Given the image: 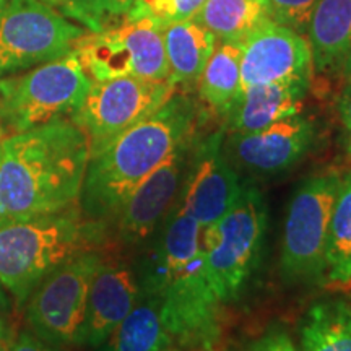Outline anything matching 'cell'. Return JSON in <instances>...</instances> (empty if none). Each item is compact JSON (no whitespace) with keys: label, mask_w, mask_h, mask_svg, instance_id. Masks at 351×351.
Here are the masks:
<instances>
[{"label":"cell","mask_w":351,"mask_h":351,"mask_svg":"<svg viewBox=\"0 0 351 351\" xmlns=\"http://www.w3.org/2000/svg\"><path fill=\"white\" fill-rule=\"evenodd\" d=\"M137 270L142 295L160 307L166 330L181 351H218L221 302L210 285L199 221L173 205Z\"/></svg>","instance_id":"cell-1"},{"label":"cell","mask_w":351,"mask_h":351,"mask_svg":"<svg viewBox=\"0 0 351 351\" xmlns=\"http://www.w3.org/2000/svg\"><path fill=\"white\" fill-rule=\"evenodd\" d=\"M90 142L72 121L56 119L0 142V221L78 205Z\"/></svg>","instance_id":"cell-2"},{"label":"cell","mask_w":351,"mask_h":351,"mask_svg":"<svg viewBox=\"0 0 351 351\" xmlns=\"http://www.w3.org/2000/svg\"><path fill=\"white\" fill-rule=\"evenodd\" d=\"M199 121L195 101L174 91L150 117L91 152L78 199L83 217L93 223L114 219L135 187L195 137Z\"/></svg>","instance_id":"cell-3"},{"label":"cell","mask_w":351,"mask_h":351,"mask_svg":"<svg viewBox=\"0 0 351 351\" xmlns=\"http://www.w3.org/2000/svg\"><path fill=\"white\" fill-rule=\"evenodd\" d=\"M93 221L78 205L57 213L0 221V285L20 302L57 267L86 252Z\"/></svg>","instance_id":"cell-4"},{"label":"cell","mask_w":351,"mask_h":351,"mask_svg":"<svg viewBox=\"0 0 351 351\" xmlns=\"http://www.w3.org/2000/svg\"><path fill=\"white\" fill-rule=\"evenodd\" d=\"M269 228V208L257 187L243 184L234 204L202 228L205 269L221 306L238 301L256 274Z\"/></svg>","instance_id":"cell-5"},{"label":"cell","mask_w":351,"mask_h":351,"mask_svg":"<svg viewBox=\"0 0 351 351\" xmlns=\"http://www.w3.org/2000/svg\"><path fill=\"white\" fill-rule=\"evenodd\" d=\"M93 80L77 52L0 80V124L19 134L72 116Z\"/></svg>","instance_id":"cell-6"},{"label":"cell","mask_w":351,"mask_h":351,"mask_svg":"<svg viewBox=\"0 0 351 351\" xmlns=\"http://www.w3.org/2000/svg\"><path fill=\"white\" fill-rule=\"evenodd\" d=\"M341 174L307 176L289 199L283 225L280 274L287 285L324 283L328 223Z\"/></svg>","instance_id":"cell-7"},{"label":"cell","mask_w":351,"mask_h":351,"mask_svg":"<svg viewBox=\"0 0 351 351\" xmlns=\"http://www.w3.org/2000/svg\"><path fill=\"white\" fill-rule=\"evenodd\" d=\"M122 19L99 33L86 32L75 43L73 51L91 80L137 77L168 82L163 28L150 19Z\"/></svg>","instance_id":"cell-8"},{"label":"cell","mask_w":351,"mask_h":351,"mask_svg":"<svg viewBox=\"0 0 351 351\" xmlns=\"http://www.w3.org/2000/svg\"><path fill=\"white\" fill-rule=\"evenodd\" d=\"M85 33L41 0H0V77L69 54Z\"/></svg>","instance_id":"cell-9"},{"label":"cell","mask_w":351,"mask_h":351,"mask_svg":"<svg viewBox=\"0 0 351 351\" xmlns=\"http://www.w3.org/2000/svg\"><path fill=\"white\" fill-rule=\"evenodd\" d=\"M86 251L64 262L28 298V322L39 339L57 346H80L88 291L99 262Z\"/></svg>","instance_id":"cell-10"},{"label":"cell","mask_w":351,"mask_h":351,"mask_svg":"<svg viewBox=\"0 0 351 351\" xmlns=\"http://www.w3.org/2000/svg\"><path fill=\"white\" fill-rule=\"evenodd\" d=\"M169 82L119 77L93 82L85 101L70 121L85 132L90 153L150 117L174 95Z\"/></svg>","instance_id":"cell-11"},{"label":"cell","mask_w":351,"mask_h":351,"mask_svg":"<svg viewBox=\"0 0 351 351\" xmlns=\"http://www.w3.org/2000/svg\"><path fill=\"white\" fill-rule=\"evenodd\" d=\"M317 140L314 119L295 114L249 134H225L223 152L232 168L252 178L283 174L309 155Z\"/></svg>","instance_id":"cell-12"},{"label":"cell","mask_w":351,"mask_h":351,"mask_svg":"<svg viewBox=\"0 0 351 351\" xmlns=\"http://www.w3.org/2000/svg\"><path fill=\"white\" fill-rule=\"evenodd\" d=\"M223 138V129L204 138L199 135L194 138L181 191L174 202L192 215L202 228L217 223L228 212L243 186L236 169L226 160Z\"/></svg>","instance_id":"cell-13"},{"label":"cell","mask_w":351,"mask_h":351,"mask_svg":"<svg viewBox=\"0 0 351 351\" xmlns=\"http://www.w3.org/2000/svg\"><path fill=\"white\" fill-rule=\"evenodd\" d=\"M241 46V91L269 83L313 82V51L296 29L270 21Z\"/></svg>","instance_id":"cell-14"},{"label":"cell","mask_w":351,"mask_h":351,"mask_svg":"<svg viewBox=\"0 0 351 351\" xmlns=\"http://www.w3.org/2000/svg\"><path fill=\"white\" fill-rule=\"evenodd\" d=\"M194 138L176 148L163 163L153 169L135 187V191L114 217L117 225V238L122 243L137 245L152 239V236L168 217L181 191L189 150Z\"/></svg>","instance_id":"cell-15"},{"label":"cell","mask_w":351,"mask_h":351,"mask_svg":"<svg viewBox=\"0 0 351 351\" xmlns=\"http://www.w3.org/2000/svg\"><path fill=\"white\" fill-rule=\"evenodd\" d=\"M140 296L137 271L121 262L101 261L88 291L80 346L96 350L103 345L134 309Z\"/></svg>","instance_id":"cell-16"},{"label":"cell","mask_w":351,"mask_h":351,"mask_svg":"<svg viewBox=\"0 0 351 351\" xmlns=\"http://www.w3.org/2000/svg\"><path fill=\"white\" fill-rule=\"evenodd\" d=\"M311 82L269 83L243 90L228 111L225 134H249L301 112Z\"/></svg>","instance_id":"cell-17"},{"label":"cell","mask_w":351,"mask_h":351,"mask_svg":"<svg viewBox=\"0 0 351 351\" xmlns=\"http://www.w3.org/2000/svg\"><path fill=\"white\" fill-rule=\"evenodd\" d=\"M306 32L314 73L351 72V0H317Z\"/></svg>","instance_id":"cell-18"},{"label":"cell","mask_w":351,"mask_h":351,"mask_svg":"<svg viewBox=\"0 0 351 351\" xmlns=\"http://www.w3.org/2000/svg\"><path fill=\"white\" fill-rule=\"evenodd\" d=\"M163 43L169 69L168 82L178 88L199 82L218 39L204 25L186 20L165 26Z\"/></svg>","instance_id":"cell-19"},{"label":"cell","mask_w":351,"mask_h":351,"mask_svg":"<svg viewBox=\"0 0 351 351\" xmlns=\"http://www.w3.org/2000/svg\"><path fill=\"white\" fill-rule=\"evenodd\" d=\"M298 351H351V302L324 300L302 315Z\"/></svg>","instance_id":"cell-20"},{"label":"cell","mask_w":351,"mask_h":351,"mask_svg":"<svg viewBox=\"0 0 351 351\" xmlns=\"http://www.w3.org/2000/svg\"><path fill=\"white\" fill-rule=\"evenodd\" d=\"M192 20L210 29L218 41L243 43L274 20L270 0H207Z\"/></svg>","instance_id":"cell-21"},{"label":"cell","mask_w":351,"mask_h":351,"mask_svg":"<svg viewBox=\"0 0 351 351\" xmlns=\"http://www.w3.org/2000/svg\"><path fill=\"white\" fill-rule=\"evenodd\" d=\"M178 350L166 330L160 307L150 296L142 295L129 315L114 328L96 351H173Z\"/></svg>","instance_id":"cell-22"},{"label":"cell","mask_w":351,"mask_h":351,"mask_svg":"<svg viewBox=\"0 0 351 351\" xmlns=\"http://www.w3.org/2000/svg\"><path fill=\"white\" fill-rule=\"evenodd\" d=\"M241 43L218 41L199 78V96L225 117L241 93Z\"/></svg>","instance_id":"cell-23"},{"label":"cell","mask_w":351,"mask_h":351,"mask_svg":"<svg viewBox=\"0 0 351 351\" xmlns=\"http://www.w3.org/2000/svg\"><path fill=\"white\" fill-rule=\"evenodd\" d=\"M324 285L351 288V169L341 174L328 223Z\"/></svg>","instance_id":"cell-24"},{"label":"cell","mask_w":351,"mask_h":351,"mask_svg":"<svg viewBox=\"0 0 351 351\" xmlns=\"http://www.w3.org/2000/svg\"><path fill=\"white\" fill-rule=\"evenodd\" d=\"M207 0H134L125 19L138 20L150 19L165 28V26L192 20L204 7Z\"/></svg>","instance_id":"cell-25"},{"label":"cell","mask_w":351,"mask_h":351,"mask_svg":"<svg viewBox=\"0 0 351 351\" xmlns=\"http://www.w3.org/2000/svg\"><path fill=\"white\" fill-rule=\"evenodd\" d=\"M41 2L90 33L103 32L111 23V20L116 19L112 15L109 0H41Z\"/></svg>","instance_id":"cell-26"},{"label":"cell","mask_w":351,"mask_h":351,"mask_svg":"<svg viewBox=\"0 0 351 351\" xmlns=\"http://www.w3.org/2000/svg\"><path fill=\"white\" fill-rule=\"evenodd\" d=\"M226 351H298V348L287 328L271 324L251 339L231 345Z\"/></svg>","instance_id":"cell-27"},{"label":"cell","mask_w":351,"mask_h":351,"mask_svg":"<svg viewBox=\"0 0 351 351\" xmlns=\"http://www.w3.org/2000/svg\"><path fill=\"white\" fill-rule=\"evenodd\" d=\"M315 2L317 0H270L274 20L276 23L296 29L298 33L304 32Z\"/></svg>","instance_id":"cell-28"},{"label":"cell","mask_w":351,"mask_h":351,"mask_svg":"<svg viewBox=\"0 0 351 351\" xmlns=\"http://www.w3.org/2000/svg\"><path fill=\"white\" fill-rule=\"evenodd\" d=\"M343 78V85L337 98V116L341 129V145L346 155L351 156V72Z\"/></svg>","instance_id":"cell-29"},{"label":"cell","mask_w":351,"mask_h":351,"mask_svg":"<svg viewBox=\"0 0 351 351\" xmlns=\"http://www.w3.org/2000/svg\"><path fill=\"white\" fill-rule=\"evenodd\" d=\"M8 351H64L62 346L51 345L47 341L39 339L29 332H21L15 341H12Z\"/></svg>","instance_id":"cell-30"},{"label":"cell","mask_w":351,"mask_h":351,"mask_svg":"<svg viewBox=\"0 0 351 351\" xmlns=\"http://www.w3.org/2000/svg\"><path fill=\"white\" fill-rule=\"evenodd\" d=\"M109 3H111L112 15L117 19V16H124L130 10L134 0H109Z\"/></svg>","instance_id":"cell-31"},{"label":"cell","mask_w":351,"mask_h":351,"mask_svg":"<svg viewBox=\"0 0 351 351\" xmlns=\"http://www.w3.org/2000/svg\"><path fill=\"white\" fill-rule=\"evenodd\" d=\"M7 339H8V328L5 326V320L2 319V315H0V351H3V346L7 343Z\"/></svg>","instance_id":"cell-32"},{"label":"cell","mask_w":351,"mask_h":351,"mask_svg":"<svg viewBox=\"0 0 351 351\" xmlns=\"http://www.w3.org/2000/svg\"><path fill=\"white\" fill-rule=\"evenodd\" d=\"M7 306V300H5V295H3L2 291H0V309H3V307Z\"/></svg>","instance_id":"cell-33"},{"label":"cell","mask_w":351,"mask_h":351,"mask_svg":"<svg viewBox=\"0 0 351 351\" xmlns=\"http://www.w3.org/2000/svg\"><path fill=\"white\" fill-rule=\"evenodd\" d=\"M2 134H3V125L0 124V138H2Z\"/></svg>","instance_id":"cell-34"},{"label":"cell","mask_w":351,"mask_h":351,"mask_svg":"<svg viewBox=\"0 0 351 351\" xmlns=\"http://www.w3.org/2000/svg\"><path fill=\"white\" fill-rule=\"evenodd\" d=\"M173 351H181V350H173Z\"/></svg>","instance_id":"cell-35"}]
</instances>
